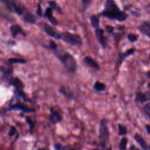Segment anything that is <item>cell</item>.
I'll return each mask as SVG.
<instances>
[{
    "instance_id": "24",
    "label": "cell",
    "mask_w": 150,
    "mask_h": 150,
    "mask_svg": "<svg viewBox=\"0 0 150 150\" xmlns=\"http://www.w3.org/2000/svg\"><path fill=\"white\" fill-rule=\"evenodd\" d=\"M128 144V138L126 137H122L120 141L119 144L120 150H125Z\"/></svg>"
},
{
    "instance_id": "18",
    "label": "cell",
    "mask_w": 150,
    "mask_h": 150,
    "mask_svg": "<svg viewBox=\"0 0 150 150\" xmlns=\"http://www.w3.org/2000/svg\"><path fill=\"white\" fill-rule=\"evenodd\" d=\"M10 29L13 38H15L18 34H22L23 35H25V33L22 30V28L18 25H12L10 28Z\"/></svg>"
},
{
    "instance_id": "17",
    "label": "cell",
    "mask_w": 150,
    "mask_h": 150,
    "mask_svg": "<svg viewBox=\"0 0 150 150\" xmlns=\"http://www.w3.org/2000/svg\"><path fill=\"white\" fill-rule=\"evenodd\" d=\"M53 11L51 8H47L45 12V16L49 19V21L54 25H57L58 22L57 19L53 16Z\"/></svg>"
},
{
    "instance_id": "20",
    "label": "cell",
    "mask_w": 150,
    "mask_h": 150,
    "mask_svg": "<svg viewBox=\"0 0 150 150\" xmlns=\"http://www.w3.org/2000/svg\"><path fill=\"white\" fill-rule=\"evenodd\" d=\"M59 92L63 95L64 97L68 99H71L73 98V94L69 90V88L64 87V86H61L59 88Z\"/></svg>"
},
{
    "instance_id": "41",
    "label": "cell",
    "mask_w": 150,
    "mask_h": 150,
    "mask_svg": "<svg viewBox=\"0 0 150 150\" xmlns=\"http://www.w3.org/2000/svg\"><path fill=\"white\" fill-rule=\"evenodd\" d=\"M106 150H112V149L111 148H108Z\"/></svg>"
},
{
    "instance_id": "43",
    "label": "cell",
    "mask_w": 150,
    "mask_h": 150,
    "mask_svg": "<svg viewBox=\"0 0 150 150\" xmlns=\"http://www.w3.org/2000/svg\"><path fill=\"white\" fill-rule=\"evenodd\" d=\"M148 150H150V146H149V149H148Z\"/></svg>"
},
{
    "instance_id": "2",
    "label": "cell",
    "mask_w": 150,
    "mask_h": 150,
    "mask_svg": "<svg viewBox=\"0 0 150 150\" xmlns=\"http://www.w3.org/2000/svg\"><path fill=\"white\" fill-rule=\"evenodd\" d=\"M57 59L64 67L71 73H75L77 70V62L74 57L69 53L64 51H57L55 53Z\"/></svg>"
},
{
    "instance_id": "31",
    "label": "cell",
    "mask_w": 150,
    "mask_h": 150,
    "mask_svg": "<svg viewBox=\"0 0 150 150\" xmlns=\"http://www.w3.org/2000/svg\"><path fill=\"white\" fill-rule=\"evenodd\" d=\"M17 132V130L16 129V128L13 126H12L8 132V135L9 137H13Z\"/></svg>"
},
{
    "instance_id": "36",
    "label": "cell",
    "mask_w": 150,
    "mask_h": 150,
    "mask_svg": "<svg viewBox=\"0 0 150 150\" xmlns=\"http://www.w3.org/2000/svg\"><path fill=\"white\" fill-rule=\"evenodd\" d=\"M145 129L148 134H150V125L146 124L145 125Z\"/></svg>"
},
{
    "instance_id": "28",
    "label": "cell",
    "mask_w": 150,
    "mask_h": 150,
    "mask_svg": "<svg viewBox=\"0 0 150 150\" xmlns=\"http://www.w3.org/2000/svg\"><path fill=\"white\" fill-rule=\"evenodd\" d=\"M53 147L54 150H66L67 148V146L63 145L60 143H56L54 144Z\"/></svg>"
},
{
    "instance_id": "44",
    "label": "cell",
    "mask_w": 150,
    "mask_h": 150,
    "mask_svg": "<svg viewBox=\"0 0 150 150\" xmlns=\"http://www.w3.org/2000/svg\"><path fill=\"white\" fill-rule=\"evenodd\" d=\"M149 60H150V54H149Z\"/></svg>"
},
{
    "instance_id": "23",
    "label": "cell",
    "mask_w": 150,
    "mask_h": 150,
    "mask_svg": "<svg viewBox=\"0 0 150 150\" xmlns=\"http://www.w3.org/2000/svg\"><path fill=\"white\" fill-rule=\"evenodd\" d=\"M118 135L120 136L125 135L127 133V128L126 126L121 124H118Z\"/></svg>"
},
{
    "instance_id": "34",
    "label": "cell",
    "mask_w": 150,
    "mask_h": 150,
    "mask_svg": "<svg viewBox=\"0 0 150 150\" xmlns=\"http://www.w3.org/2000/svg\"><path fill=\"white\" fill-rule=\"evenodd\" d=\"M36 13L37 14L41 16L42 15V8H41V6L40 4L38 5V8H37V11H36Z\"/></svg>"
},
{
    "instance_id": "33",
    "label": "cell",
    "mask_w": 150,
    "mask_h": 150,
    "mask_svg": "<svg viewBox=\"0 0 150 150\" xmlns=\"http://www.w3.org/2000/svg\"><path fill=\"white\" fill-rule=\"evenodd\" d=\"M105 30L110 33H112L114 30V28L111 26H110V25H106L105 27Z\"/></svg>"
},
{
    "instance_id": "12",
    "label": "cell",
    "mask_w": 150,
    "mask_h": 150,
    "mask_svg": "<svg viewBox=\"0 0 150 150\" xmlns=\"http://www.w3.org/2000/svg\"><path fill=\"white\" fill-rule=\"evenodd\" d=\"M9 83L14 87L15 90H23L24 88L23 83L18 77H12Z\"/></svg>"
},
{
    "instance_id": "21",
    "label": "cell",
    "mask_w": 150,
    "mask_h": 150,
    "mask_svg": "<svg viewBox=\"0 0 150 150\" xmlns=\"http://www.w3.org/2000/svg\"><path fill=\"white\" fill-rule=\"evenodd\" d=\"M93 88H94L95 90L98 92H101V91H104L106 89V86L104 83H101L99 81H97L94 84Z\"/></svg>"
},
{
    "instance_id": "22",
    "label": "cell",
    "mask_w": 150,
    "mask_h": 150,
    "mask_svg": "<svg viewBox=\"0 0 150 150\" xmlns=\"http://www.w3.org/2000/svg\"><path fill=\"white\" fill-rule=\"evenodd\" d=\"M90 20L93 27H94L95 29L99 28V18L98 16L96 15H92L90 17Z\"/></svg>"
},
{
    "instance_id": "35",
    "label": "cell",
    "mask_w": 150,
    "mask_h": 150,
    "mask_svg": "<svg viewBox=\"0 0 150 150\" xmlns=\"http://www.w3.org/2000/svg\"><path fill=\"white\" fill-rule=\"evenodd\" d=\"M129 150H141V149L139 148H138L136 146H135L134 145H131L130 146Z\"/></svg>"
},
{
    "instance_id": "16",
    "label": "cell",
    "mask_w": 150,
    "mask_h": 150,
    "mask_svg": "<svg viewBox=\"0 0 150 150\" xmlns=\"http://www.w3.org/2000/svg\"><path fill=\"white\" fill-rule=\"evenodd\" d=\"M23 15V19L25 22L31 24H33L36 22V18L32 12L26 10Z\"/></svg>"
},
{
    "instance_id": "6",
    "label": "cell",
    "mask_w": 150,
    "mask_h": 150,
    "mask_svg": "<svg viewBox=\"0 0 150 150\" xmlns=\"http://www.w3.org/2000/svg\"><path fill=\"white\" fill-rule=\"evenodd\" d=\"M63 120V115L62 111L59 107L53 106L50 108L49 121L50 122L55 125L57 123L61 122Z\"/></svg>"
},
{
    "instance_id": "26",
    "label": "cell",
    "mask_w": 150,
    "mask_h": 150,
    "mask_svg": "<svg viewBox=\"0 0 150 150\" xmlns=\"http://www.w3.org/2000/svg\"><path fill=\"white\" fill-rule=\"evenodd\" d=\"M8 62L10 64L14 63H20V64H25L26 61L22 59H16V58H11L8 60Z\"/></svg>"
},
{
    "instance_id": "32",
    "label": "cell",
    "mask_w": 150,
    "mask_h": 150,
    "mask_svg": "<svg viewBox=\"0 0 150 150\" xmlns=\"http://www.w3.org/2000/svg\"><path fill=\"white\" fill-rule=\"evenodd\" d=\"M48 48L52 50H56L57 49V45L56 44L55 42H54L53 41L51 40L49 45H48Z\"/></svg>"
},
{
    "instance_id": "7",
    "label": "cell",
    "mask_w": 150,
    "mask_h": 150,
    "mask_svg": "<svg viewBox=\"0 0 150 150\" xmlns=\"http://www.w3.org/2000/svg\"><path fill=\"white\" fill-rule=\"evenodd\" d=\"M21 111L25 113H34L36 112L35 109L30 108L26 105L25 104L21 103H16L15 104H12L9 105V107L6 109V111Z\"/></svg>"
},
{
    "instance_id": "27",
    "label": "cell",
    "mask_w": 150,
    "mask_h": 150,
    "mask_svg": "<svg viewBox=\"0 0 150 150\" xmlns=\"http://www.w3.org/2000/svg\"><path fill=\"white\" fill-rule=\"evenodd\" d=\"M49 5H50V6L52 9H53L54 10L57 11L59 13H62L60 8L57 6V5L56 4V3L55 2H54V1H49Z\"/></svg>"
},
{
    "instance_id": "13",
    "label": "cell",
    "mask_w": 150,
    "mask_h": 150,
    "mask_svg": "<svg viewBox=\"0 0 150 150\" xmlns=\"http://www.w3.org/2000/svg\"><path fill=\"white\" fill-rule=\"evenodd\" d=\"M134 140L139 145V146L144 150H148L149 145L147 144L146 141L143 138V137L138 133H135L134 135Z\"/></svg>"
},
{
    "instance_id": "8",
    "label": "cell",
    "mask_w": 150,
    "mask_h": 150,
    "mask_svg": "<svg viewBox=\"0 0 150 150\" xmlns=\"http://www.w3.org/2000/svg\"><path fill=\"white\" fill-rule=\"evenodd\" d=\"M2 73V79L6 81L9 82L10 80L13 77V67L11 65H6L1 68Z\"/></svg>"
},
{
    "instance_id": "30",
    "label": "cell",
    "mask_w": 150,
    "mask_h": 150,
    "mask_svg": "<svg viewBox=\"0 0 150 150\" xmlns=\"http://www.w3.org/2000/svg\"><path fill=\"white\" fill-rule=\"evenodd\" d=\"M143 108H144V112H145V114H146V115L148 116V117L150 120V104H145Z\"/></svg>"
},
{
    "instance_id": "40",
    "label": "cell",
    "mask_w": 150,
    "mask_h": 150,
    "mask_svg": "<svg viewBox=\"0 0 150 150\" xmlns=\"http://www.w3.org/2000/svg\"><path fill=\"white\" fill-rule=\"evenodd\" d=\"M148 88L150 90V82L148 84Z\"/></svg>"
},
{
    "instance_id": "42",
    "label": "cell",
    "mask_w": 150,
    "mask_h": 150,
    "mask_svg": "<svg viewBox=\"0 0 150 150\" xmlns=\"http://www.w3.org/2000/svg\"><path fill=\"white\" fill-rule=\"evenodd\" d=\"M91 150H98L97 149H91Z\"/></svg>"
},
{
    "instance_id": "25",
    "label": "cell",
    "mask_w": 150,
    "mask_h": 150,
    "mask_svg": "<svg viewBox=\"0 0 150 150\" xmlns=\"http://www.w3.org/2000/svg\"><path fill=\"white\" fill-rule=\"evenodd\" d=\"M25 121L26 122V123L28 124L29 127V130H30V133L31 134H32L33 132V129H34V127H35V125H34V123L33 122V121L32 120V119L28 117V116H26L25 117Z\"/></svg>"
},
{
    "instance_id": "29",
    "label": "cell",
    "mask_w": 150,
    "mask_h": 150,
    "mask_svg": "<svg viewBox=\"0 0 150 150\" xmlns=\"http://www.w3.org/2000/svg\"><path fill=\"white\" fill-rule=\"evenodd\" d=\"M127 38L128 39V40L131 42H134L135 41L137 40L138 39V36L137 35L134 34V33H129L128 35Z\"/></svg>"
},
{
    "instance_id": "19",
    "label": "cell",
    "mask_w": 150,
    "mask_h": 150,
    "mask_svg": "<svg viewBox=\"0 0 150 150\" xmlns=\"http://www.w3.org/2000/svg\"><path fill=\"white\" fill-rule=\"evenodd\" d=\"M84 61L86 64H87L90 67H91L95 69H97V70L100 69V66L98 64V63L97 62H96L91 57H90V56L85 57L84 59Z\"/></svg>"
},
{
    "instance_id": "14",
    "label": "cell",
    "mask_w": 150,
    "mask_h": 150,
    "mask_svg": "<svg viewBox=\"0 0 150 150\" xmlns=\"http://www.w3.org/2000/svg\"><path fill=\"white\" fill-rule=\"evenodd\" d=\"M139 30L144 35L148 36L150 39V22L148 21H144L138 28Z\"/></svg>"
},
{
    "instance_id": "15",
    "label": "cell",
    "mask_w": 150,
    "mask_h": 150,
    "mask_svg": "<svg viewBox=\"0 0 150 150\" xmlns=\"http://www.w3.org/2000/svg\"><path fill=\"white\" fill-rule=\"evenodd\" d=\"M43 28H44L45 31L46 32V33L48 35H49V36H52V37H53V38H55V39H61V36H60V35L58 34L56 32H55V31L52 29V28L50 27V26H49L48 25H47V24H44Z\"/></svg>"
},
{
    "instance_id": "10",
    "label": "cell",
    "mask_w": 150,
    "mask_h": 150,
    "mask_svg": "<svg viewBox=\"0 0 150 150\" xmlns=\"http://www.w3.org/2000/svg\"><path fill=\"white\" fill-rule=\"evenodd\" d=\"M134 52H135V49L130 48L127 50H126L125 52L119 53L117 56V61L118 66H120L122 63V62H124V60L126 57L133 54Z\"/></svg>"
},
{
    "instance_id": "39",
    "label": "cell",
    "mask_w": 150,
    "mask_h": 150,
    "mask_svg": "<svg viewBox=\"0 0 150 150\" xmlns=\"http://www.w3.org/2000/svg\"><path fill=\"white\" fill-rule=\"evenodd\" d=\"M36 150H46V149H45V148H38Z\"/></svg>"
},
{
    "instance_id": "37",
    "label": "cell",
    "mask_w": 150,
    "mask_h": 150,
    "mask_svg": "<svg viewBox=\"0 0 150 150\" xmlns=\"http://www.w3.org/2000/svg\"><path fill=\"white\" fill-rule=\"evenodd\" d=\"M82 2H83V4L85 5H87L89 4L90 2V0H81Z\"/></svg>"
},
{
    "instance_id": "38",
    "label": "cell",
    "mask_w": 150,
    "mask_h": 150,
    "mask_svg": "<svg viewBox=\"0 0 150 150\" xmlns=\"http://www.w3.org/2000/svg\"><path fill=\"white\" fill-rule=\"evenodd\" d=\"M146 74V76L148 77V78L150 79V71H148V72H147Z\"/></svg>"
},
{
    "instance_id": "11",
    "label": "cell",
    "mask_w": 150,
    "mask_h": 150,
    "mask_svg": "<svg viewBox=\"0 0 150 150\" xmlns=\"http://www.w3.org/2000/svg\"><path fill=\"white\" fill-rule=\"evenodd\" d=\"M135 100L137 103H144L150 100V91H148L145 93H143L141 91L137 92L135 93Z\"/></svg>"
},
{
    "instance_id": "4",
    "label": "cell",
    "mask_w": 150,
    "mask_h": 150,
    "mask_svg": "<svg viewBox=\"0 0 150 150\" xmlns=\"http://www.w3.org/2000/svg\"><path fill=\"white\" fill-rule=\"evenodd\" d=\"M61 39L66 43L72 46H81L82 45V39L81 37L77 34H71L69 32L63 33Z\"/></svg>"
},
{
    "instance_id": "5",
    "label": "cell",
    "mask_w": 150,
    "mask_h": 150,
    "mask_svg": "<svg viewBox=\"0 0 150 150\" xmlns=\"http://www.w3.org/2000/svg\"><path fill=\"white\" fill-rule=\"evenodd\" d=\"M2 1L6 8L11 11L15 12L18 15H23L25 12V9L23 6L17 2L16 0H1Z\"/></svg>"
},
{
    "instance_id": "1",
    "label": "cell",
    "mask_w": 150,
    "mask_h": 150,
    "mask_svg": "<svg viewBox=\"0 0 150 150\" xmlns=\"http://www.w3.org/2000/svg\"><path fill=\"white\" fill-rule=\"evenodd\" d=\"M100 15L110 19L117 20L118 22H123L127 18L126 13L120 9L114 0L105 1L104 9L100 13Z\"/></svg>"
},
{
    "instance_id": "3",
    "label": "cell",
    "mask_w": 150,
    "mask_h": 150,
    "mask_svg": "<svg viewBox=\"0 0 150 150\" xmlns=\"http://www.w3.org/2000/svg\"><path fill=\"white\" fill-rule=\"evenodd\" d=\"M109 137L110 134L107 127V121L106 119L103 118L100 122L98 134V140L103 148L107 146L109 141Z\"/></svg>"
},
{
    "instance_id": "9",
    "label": "cell",
    "mask_w": 150,
    "mask_h": 150,
    "mask_svg": "<svg viewBox=\"0 0 150 150\" xmlns=\"http://www.w3.org/2000/svg\"><path fill=\"white\" fill-rule=\"evenodd\" d=\"M95 33H96V36L98 42L104 49H105L107 46V39L104 35V30L100 29V28H98L96 29Z\"/></svg>"
}]
</instances>
